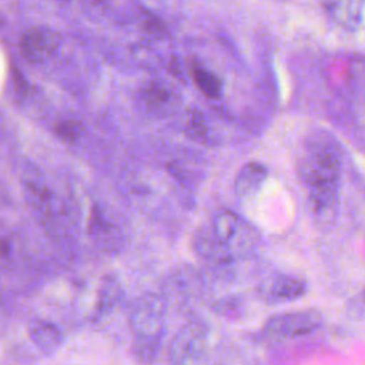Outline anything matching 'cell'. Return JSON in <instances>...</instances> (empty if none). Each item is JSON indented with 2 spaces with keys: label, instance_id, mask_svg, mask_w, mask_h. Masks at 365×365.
<instances>
[{
  "label": "cell",
  "instance_id": "obj_14",
  "mask_svg": "<svg viewBox=\"0 0 365 365\" xmlns=\"http://www.w3.org/2000/svg\"><path fill=\"white\" fill-rule=\"evenodd\" d=\"M212 311L221 317L235 319L244 312V301L237 295H228L212 304Z\"/></svg>",
  "mask_w": 365,
  "mask_h": 365
},
{
  "label": "cell",
  "instance_id": "obj_7",
  "mask_svg": "<svg viewBox=\"0 0 365 365\" xmlns=\"http://www.w3.org/2000/svg\"><path fill=\"white\" fill-rule=\"evenodd\" d=\"M140 96L141 101L151 113L161 115L173 114L181 106V96L178 90L163 80H153L147 83Z\"/></svg>",
  "mask_w": 365,
  "mask_h": 365
},
{
  "label": "cell",
  "instance_id": "obj_18",
  "mask_svg": "<svg viewBox=\"0 0 365 365\" xmlns=\"http://www.w3.org/2000/svg\"><path fill=\"white\" fill-rule=\"evenodd\" d=\"M362 299H364V302H365V289H364V292H362Z\"/></svg>",
  "mask_w": 365,
  "mask_h": 365
},
{
  "label": "cell",
  "instance_id": "obj_12",
  "mask_svg": "<svg viewBox=\"0 0 365 365\" xmlns=\"http://www.w3.org/2000/svg\"><path fill=\"white\" fill-rule=\"evenodd\" d=\"M184 131L188 135V138L204 144V145H218V134L215 133V128L212 127L211 121L207 118V115L200 111L194 110L188 114L185 124H184Z\"/></svg>",
  "mask_w": 365,
  "mask_h": 365
},
{
  "label": "cell",
  "instance_id": "obj_3",
  "mask_svg": "<svg viewBox=\"0 0 365 365\" xmlns=\"http://www.w3.org/2000/svg\"><path fill=\"white\" fill-rule=\"evenodd\" d=\"M324 327V317L317 309L281 312L269 317L259 331L265 342H282L311 335Z\"/></svg>",
  "mask_w": 365,
  "mask_h": 365
},
{
  "label": "cell",
  "instance_id": "obj_15",
  "mask_svg": "<svg viewBox=\"0 0 365 365\" xmlns=\"http://www.w3.org/2000/svg\"><path fill=\"white\" fill-rule=\"evenodd\" d=\"M56 133L66 143H74L80 134V123L74 120H63L56 124Z\"/></svg>",
  "mask_w": 365,
  "mask_h": 365
},
{
  "label": "cell",
  "instance_id": "obj_4",
  "mask_svg": "<svg viewBox=\"0 0 365 365\" xmlns=\"http://www.w3.org/2000/svg\"><path fill=\"white\" fill-rule=\"evenodd\" d=\"M210 329L205 322L194 319L180 328L168 345L170 365H190L195 362L207 349Z\"/></svg>",
  "mask_w": 365,
  "mask_h": 365
},
{
  "label": "cell",
  "instance_id": "obj_6",
  "mask_svg": "<svg viewBox=\"0 0 365 365\" xmlns=\"http://www.w3.org/2000/svg\"><path fill=\"white\" fill-rule=\"evenodd\" d=\"M60 38L48 27H31L20 38V53L31 63L44 61L58 47Z\"/></svg>",
  "mask_w": 365,
  "mask_h": 365
},
{
  "label": "cell",
  "instance_id": "obj_11",
  "mask_svg": "<svg viewBox=\"0 0 365 365\" xmlns=\"http://www.w3.org/2000/svg\"><path fill=\"white\" fill-rule=\"evenodd\" d=\"M29 335L43 355H53L64 341V335L60 328L47 321L31 322L29 327Z\"/></svg>",
  "mask_w": 365,
  "mask_h": 365
},
{
  "label": "cell",
  "instance_id": "obj_9",
  "mask_svg": "<svg viewBox=\"0 0 365 365\" xmlns=\"http://www.w3.org/2000/svg\"><path fill=\"white\" fill-rule=\"evenodd\" d=\"M267 177L268 168L262 163L250 161L238 170L234 178V191L241 198L252 197L261 190Z\"/></svg>",
  "mask_w": 365,
  "mask_h": 365
},
{
  "label": "cell",
  "instance_id": "obj_17",
  "mask_svg": "<svg viewBox=\"0 0 365 365\" xmlns=\"http://www.w3.org/2000/svg\"><path fill=\"white\" fill-rule=\"evenodd\" d=\"M10 251V242L6 240H0V255H7Z\"/></svg>",
  "mask_w": 365,
  "mask_h": 365
},
{
  "label": "cell",
  "instance_id": "obj_13",
  "mask_svg": "<svg viewBox=\"0 0 365 365\" xmlns=\"http://www.w3.org/2000/svg\"><path fill=\"white\" fill-rule=\"evenodd\" d=\"M190 76L195 87L210 100H218L222 96V80L210 68L198 61L190 64Z\"/></svg>",
  "mask_w": 365,
  "mask_h": 365
},
{
  "label": "cell",
  "instance_id": "obj_2",
  "mask_svg": "<svg viewBox=\"0 0 365 365\" xmlns=\"http://www.w3.org/2000/svg\"><path fill=\"white\" fill-rule=\"evenodd\" d=\"M130 325L134 334L133 356L140 365H153L165 334V301L157 294H144L133 305Z\"/></svg>",
  "mask_w": 365,
  "mask_h": 365
},
{
  "label": "cell",
  "instance_id": "obj_8",
  "mask_svg": "<svg viewBox=\"0 0 365 365\" xmlns=\"http://www.w3.org/2000/svg\"><path fill=\"white\" fill-rule=\"evenodd\" d=\"M325 13L341 27L349 31H358L365 17V1L361 0H335L322 4Z\"/></svg>",
  "mask_w": 365,
  "mask_h": 365
},
{
  "label": "cell",
  "instance_id": "obj_16",
  "mask_svg": "<svg viewBox=\"0 0 365 365\" xmlns=\"http://www.w3.org/2000/svg\"><path fill=\"white\" fill-rule=\"evenodd\" d=\"M14 87H16V90L20 91V93L26 91V81H24V77H21V76L17 73V70L14 71Z\"/></svg>",
  "mask_w": 365,
  "mask_h": 365
},
{
  "label": "cell",
  "instance_id": "obj_5",
  "mask_svg": "<svg viewBox=\"0 0 365 365\" xmlns=\"http://www.w3.org/2000/svg\"><path fill=\"white\" fill-rule=\"evenodd\" d=\"M307 291V282L291 274H275L264 281L258 288L259 298L268 304L295 301L304 297Z\"/></svg>",
  "mask_w": 365,
  "mask_h": 365
},
{
  "label": "cell",
  "instance_id": "obj_10",
  "mask_svg": "<svg viewBox=\"0 0 365 365\" xmlns=\"http://www.w3.org/2000/svg\"><path fill=\"white\" fill-rule=\"evenodd\" d=\"M192 247L195 252L205 261L214 264H230L235 261L231 251L218 242L215 237L211 234L208 227H201L194 235Z\"/></svg>",
  "mask_w": 365,
  "mask_h": 365
},
{
  "label": "cell",
  "instance_id": "obj_1",
  "mask_svg": "<svg viewBox=\"0 0 365 365\" xmlns=\"http://www.w3.org/2000/svg\"><path fill=\"white\" fill-rule=\"evenodd\" d=\"M298 174L307 188L312 214L321 220L335 215L341 177V157L335 143L325 137L311 138L299 158Z\"/></svg>",
  "mask_w": 365,
  "mask_h": 365
}]
</instances>
